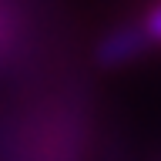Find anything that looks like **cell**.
I'll use <instances>...</instances> for the list:
<instances>
[{
	"label": "cell",
	"mask_w": 161,
	"mask_h": 161,
	"mask_svg": "<svg viewBox=\"0 0 161 161\" xmlns=\"http://www.w3.org/2000/svg\"><path fill=\"white\" fill-rule=\"evenodd\" d=\"M0 161H104L94 101L80 77L40 67L0 97Z\"/></svg>",
	"instance_id": "1"
},
{
	"label": "cell",
	"mask_w": 161,
	"mask_h": 161,
	"mask_svg": "<svg viewBox=\"0 0 161 161\" xmlns=\"http://www.w3.org/2000/svg\"><path fill=\"white\" fill-rule=\"evenodd\" d=\"M148 50H151V44L144 37V30L138 27V20H128V24L111 27L108 34H101L94 50H91V57H94L97 67L118 70V67H128V64L141 60Z\"/></svg>",
	"instance_id": "2"
},
{
	"label": "cell",
	"mask_w": 161,
	"mask_h": 161,
	"mask_svg": "<svg viewBox=\"0 0 161 161\" xmlns=\"http://www.w3.org/2000/svg\"><path fill=\"white\" fill-rule=\"evenodd\" d=\"M138 27L144 30L151 47H161V0H154L151 7H144V14L138 17Z\"/></svg>",
	"instance_id": "3"
}]
</instances>
